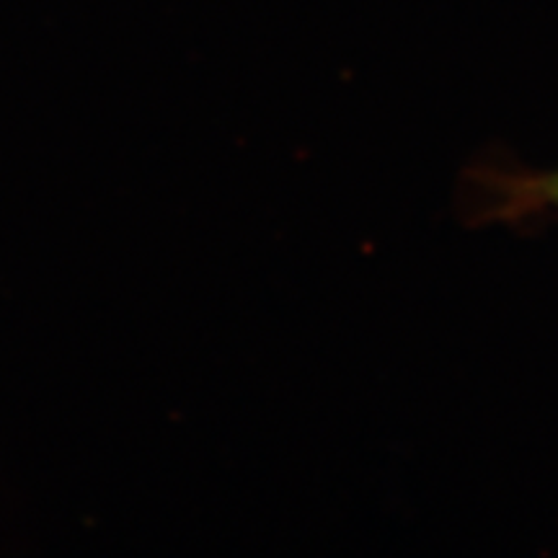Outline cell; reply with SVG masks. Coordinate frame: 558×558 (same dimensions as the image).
Wrapping results in <instances>:
<instances>
[{
	"label": "cell",
	"mask_w": 558,
	"mask_h": 558,
	"mask_svg": "<svg viewBox=\"0 0 558 558\" xmlns=\"http://www.w3.org/2000/svg\"><path fill=\"white\" fill-rule=\"evenodd\" d=\"M460 213L476 228H558V166L533 169L512 160H481L460 181Z\"/></svg>",
	"instance_id": "6da1fadb"
}]
</instances>
